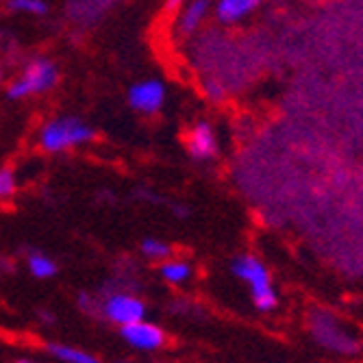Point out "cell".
<instances>
[{"label":"cell","instance_id":"15","mask_svg":"<svg viewBox=\"0 0 363 363\" xmlns=\"http://www.w3.org/2000/svg\"><path fill=\"white\" fill-rule=\"evenodd\" d=\"M16 191V177L9 170H0V201L13 196Z\"/></svg>","mask_w":363,"mask_h":363},{"label":"cell","instance_id":"11","mask_svg":"<svg viewBox=\"0 0 363 363\" xmlns=\"http://www.w3.org/2000/svg\"><path fill=\"white\" fill-rule=\"evenodd\" d=\"M159 274L163 277V281H168L170 285H181L189 279L191 274V268H189V263L185 261H179V259H172V261H166L161 266Z\"/></svg>","mask_w":363,"mask_h":363},{"label":"cell","instance_id":"17","mask_svg":"<svg viewBox=\"0 0 363 363\" xmlns=\"http://www.w3.org/2000/svg\"><path fill=\"white\" fill-rule=\"evenodd\" d=\"M18 363H30V361H18Z\"/></svg>","mask_w":363,"mask_h":363},{"label":"cell","instance_id":"8","mask_svg":"<svg viewBox=\"0 0 363 363\" xmlns=\"http://www.w3.org/2000/svg\"><path fill=\"white\" fill-rule=\"evenodd\" d=\"M261 0H218L216 5V16L224 24H233L252 13L259 7Z\"/></svg>","mask_w":363,"mask_h":363},{"label":"cell","instance_id":"14","mask_svg":"<svg viewBox=\"0 0 363 363\" xmlns=\"http://www.w3.org/2000/svg\"><path fill=\"white\" fill-rule=\"evenodd\" d=\"M140 248L148 259H168L170 257V246L157 238H146Z\"/></svg>","mask_w":363,"mask_h":363},{"label":"cell","instance_id":"5","mask_svg":"<svg viewBox=\"0 0 363 363\" xmlns=\"http://www.w3.org/2000/svg\"><path fill=\"white\" fill-rule=\"evenodd\" d=\"M128 105L140 113H157L163 103H166V85L155 79L140 81L135 85H130L128 94Z\"/></svg>","mask_w":363,"mask_h":363},{"label":"cell","instance_id":"12","mask_svg":"<svg viewBox=\"0 0 363 363\" xmlns=\"http://www.w3.org/2000/svg\"><path fill=\"white\" fill-rule=\"evenodd\" d=\"M28 270L35 279H50L57 274V263L46 257V255H40V252H33L28 257Z\"/></svg>","mask_w":363,"mask_h":363},{"label":"cell","instance_id":"7","mask_svg":"<svg viewBox=\"0 0 363 363\" xmlns=\"http://www.w3.org/2000/svg\"><path fill=\"white\" fill-rule=\"evenodd\" d=\"M187 152L194 161H211L218 155V138L209 122H198L187 135Z\"/></svg>","mask_w":363,"mask_h":363},{"label":"cell","instance_id":"1","mask_svg":"<svg viewBox=\"0 0 363 363\" xmlns=\"http://www.w3.org/2000/svg\"><path fill=\"white\" fill-rule=\"evenodd\" d=\"M96 138V130L77 116H61L50 120L40 133V146L46 152H63L74 146H83Z\"/></svg>","mask_w":363,"mask_h":363},{"label":"cell","instance_id":"4","mask_svg":"<svg viewBox=\"0 0 363 363\" xmlns=\"http://www.w3.org/2000/svg\"><path fill=\"white\" fill-rule=\"evenodd\" d=\"M105 315L113 322V324H130V322H140L146 315V305L135 298L133 294H124V291H116L103 305Z\"/></svg>","mask_w":363,"mask_h":363},{"label":"cell","instance_id":"18","mask_svg":"<svg viewBox=\"0 0 363 363\" xmlns=\"http://www.w3.org/2000/svg\"><path fill=\"white\" fill-rule=\"evenodd\" d=\"M0 79H3V72H0Z\"/></svg>","mask_w":363,"mask_h":363},{"label":"cell","instance_id":"13","mask_svg":"<svg viewBox=\"0 0 363 363\" xmlns=\"http://www.w3.org/2000/svg\"><path fill=\"white\" fill-rule=\"evenodd\" d=\"M7 7L18 13H30V16H46L48 3L46 0H5Z\"/></svg>","mask_w":363,"mask_h":363},{"label":"cell","instance_id":"2","mask_svg":"<svg viewBox=\"0 0 363 363\" xmlns=\"http://www.w3.org/2000/svg\"><path fill=\"white\" fill-rule=\"evenodd\" d=\"M230 268H233L235 277H240L244 283H248L252 301H255L259 311H272L279 305L277 291H274L272 281H270V272L257 257L242 255V257L233 259V266Z\"/></svg>","mask_w":363,"mask_h":363},{"label":"cell","instance_id":"6","mask_svg":"<svg viewBox=\"0 0 363 363\" xmlns=\"http://www.w3.org/2000/svg\"><path fill=\"white\" fill-rule=\"evenodd\" d=\"M120 333L130 346H135L140 350H159L168 342L166 333H163L157 324H150V322H144V320L120 326Z\"/></svg>","mask_w":363,"mask_h":363},{"label":"cell","instance_id":"16","mask_svg":"<svg viewBox=\"0 0 363 363\" xmlns=\"http://www.w3.org/2000/svg\"><path fill=\"white\" fill-rule=\"evenodd\" d=\"M183 3H185V0H166V9H168V11H174V9H179Z\"/></svg>","mask_w":363,"mask_h":363},{"label":"cell","instance_id":"9","mask_svg":"<svg viewBox=\"0 0 363 363\" xmlns=\"http://www.w3.org/2000/svg\"><path fill=\"white\" fill-rule=\"evenodd\" d=\"M209 7H211L209 0H189L179 16V30L183 35H189V33H194L203 24V20L209 13Z\"/></svg>","mask_w":363,"mask_h":363},{"label":"cell","instance_id":"3","mask_svg":"<svg viewBox=\"0 0 363 363\" xmlns=\"http://www.w3.org/2000/svg\"><path fill=\"white\" fill-rule=\"evenodd\" d=\"M59 81V72L57 65L50 59H33L20 79H16L9 87H7V96L11 101H20V98L33 96V94H44L48 89H52Z\"/></svg>","mask_w":363,"mask_h":363},{"label":"cell","instance_id":"10","mask_svg":"<svg viewBox=\"0 0 363 363\" xmlns=\"http://www.w3.org/2000/svg\"><path fill=\"white\" fill-rule=\"evenodd\" d=\"M48 350L57 359H61L63 363H103L94 354H89L85 350H79V348H72V346H65V344H48Z\"/></svg>","mask_w":363,"mask_h":363}]
</instances>
